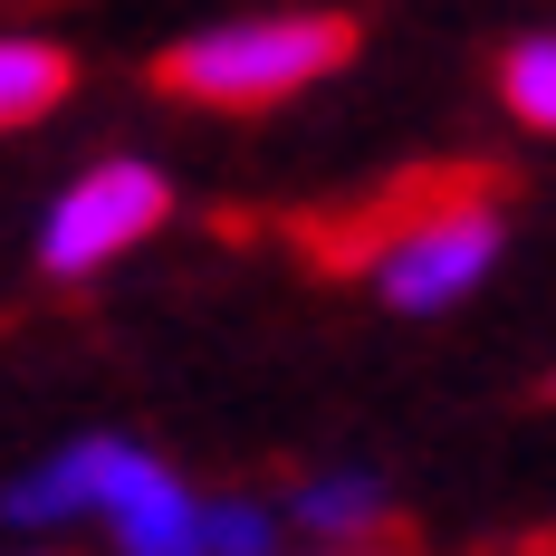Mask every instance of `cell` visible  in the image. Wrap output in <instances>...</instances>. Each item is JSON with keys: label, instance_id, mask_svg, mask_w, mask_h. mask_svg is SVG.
I'll use <instances>...</instances> for the list:
<instances>
[{"label": "cell", "instance_id": "6da1fadb", "mask_svg": "<svg viewBox=\"0 0 556 556\" xmlns=\"http://www.w3.org/2000/svg\"><path fill=\"white\" fill-rule=\"evenodd\" d=\"M307 250H317V269L375 278L384 307H403V317H442L500 260V173L480 164L393 173L365 212H336L307 230Z\"/></svg>", "mask_w": 556, "mask_h": 556}, {"label": "cell", "instance_id": "7a4b0ae2", "mask_svg": "<svg viewBox=\"0 0 556 556\" xmlns=\"http://www.w3.org/2000/svg\"><path fill=\"white\" fill-rule=\"evenodd\" d=\"M355 49H365V29L345 10H240V20L173 39L154 58V87L212 115H260V106H288L298 87L336 77Z\"/></svg>", "mask_w": 556, "mask_h": 556}, {"label": "cell", "instance_id": "3957f363", "mask_svg": "<svg viewBox=\"0 0 556 556\" xmlns=\"http://www.w3.org/2000/svg\"><path fill=\"white\" fill-rule=\"evenodd\" d=\"M164 222H173L164 164H144V154L87 164V173L49 202V222H39V269H49V278H97L106 260L144 250Z\"/></svg>", "mask_w": 556, "mask_h": 556}, {"label": "cell", "instance_id": "277c9868", "mask_svg": "<svg viewBox=\"0 0 556 556\" xmlns=\"http://www.w3.org/2000/svg\"><path fill=\"white\" fill-rule=\"evenodd\" d=\"M164 480H173V470L154 460V451L97 432V442H67L58 460H39V470L10 490V518H20V528H58V518H125L144 490H164Z\"/></svg>", "mask_w": 556, "mask_h": 556}, {"label": "cell", "instance_id": "5b68a950", "mask_svg": "<svg viewBox=\"0 0 556 556\" xmlns=\"http://www.w3.org/2000/svg\"><path fill=\"white\" fill-rule=\"evenodd\" d=\"M67 87H77V58L58 49V39H0V135L39 125Z\"/></svg>", "mask_w": 556, "mask_h": 556}, {"label": "cell", "instance_id": "8992f818", "mask_svg": "<svg viewBox=\"0 0 556 556\" xmlns=\"http://www.w3.org/2000/svg\"><path fill=\"white\" fill-rule=\"evenodd\" d=\"M106 528H115V556H202V500H192L182 480L144 490V500L125 508V518H106Z\"/></svg>", "mask_w": 556, "mask_h": 556}, {"label": "cell", "instance_id": "52a82bcc", "mask_svg": "<svg viewBox=\"0 0 556 556\" xmlns=\"http://www.w3.org/2000/svg\"><path fill=\"white\" fill-rule=\"evenodd\" d=\"M375 518H384V490H375L365 470H317V480L298 490V528H317L327 547H365Z\"/></svg>", "mask_w": 556, "mask_h": 556}, {"label": "cell", "instance_id": "ba28073f", "mask_svg": "<svg viewBox=\"0 0 556 556\" xmlns=\"http://www.w3.org/2000/svg\"><path fill=\"white\" fill-rule=\"evenodd\" d=\"M500 106L528 125V135H556V29L547 39H518L500 58Z\"/></svg>", "mask_w": 556, "mask_h": 556}, {"label": "cell", "instance_id": "9c48e42d", "mask_svg": "<svg viewBox=\"0 0 556 556\" xmlns=\"http://www.w3.org/2000/svg\"><path fill=\"white\" fill-rule=\"evenodd\" d=\"M202 556H269V508H202Z\"/></svg>", "mask_w": 556, "mask_h": 556}, {"label": "cell", "instance_id": "30bf717a", "mask_svg": "<svg viewBox=\"0 0 556 556\" xmlns=\"http://www.w3.org/2000/svg\"><path fill=\"white\" fill-rule=\"evenodd\" d=\"M317 556H403V547H317Z\"/></svg>", "mask_w": 556, "mask_h": 556}]
</instances>
